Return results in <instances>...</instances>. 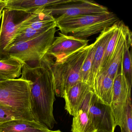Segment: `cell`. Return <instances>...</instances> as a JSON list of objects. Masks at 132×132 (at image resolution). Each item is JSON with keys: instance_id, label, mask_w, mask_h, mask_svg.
<instances>
[{"instance_id": "cell-1", "label": "cell", "mask_w": 132, "mask_h": 132, "mask_svg": "<svg viewBox=\"0 0 132 132\" xmlns=\"http://www.w3.org/2000/svg\"><path fill=\"white\" fill-rule=\"evenodd\" d=\"M54 59L46 54L41 60L30 62L32 64L24 63L21 77L30 82L34 120L49 130L56 123L53 114L55 95L52 70Z\"/></svg>"}, {"instance_id": "cell-2", "label": "cell", "mask_w": 132, "mask_h": 132, "mask_svg": "<svg viewBox=\"0 0 132 132\" xmlns=\"http://www.w3.org/2000/svg\"><path fill=\"white\" fill-rule=\"evenodd\" d=\"M92 47L91 44L55 59L52 64V70L55 95L62 98L65 92L82 82L81 68Z\"/></svg>"}, {"instance_id": "cell-3", "label": "cell", "mask_w": 132, "mask_h": 132, "mask_svg": "<svg viewBox=\"0 0 132 132\" xmlns=\"http://www.w3.org/2000/svg\"><path fill=\"white\" fill-rule=\"evenodd\" d=\"M61 33L78 38H86L110 27L120 20L112 12L72 17L55 18Z\"/></svg>"}, {"instance_id": "cell-4", "label": "cell", "mask_w": 132, "mask_h": 132, "mask_svg": "<svg viewBox=\"0 0 132 132\" xmlns=\"http://www.w3.org/2000/svg\"><path fill=\"white\" fill-rule=\"evenodd\" d=\"M56 27L26 42L12 45L7 52V58L15 59L22 64L41 60L47 54L55 39Z\"/></svg>"}, {"instance_id": "cell-5", "label": "cell", "mask_w": 132, "mask_h": 132, "mask_svg": "<svg viewBox=\"0 0 132 132\" xmlns=\"http://www.w3.org/2000/svg\"><path fill=\"white\" fill-rule=\"evenodd\" d=\"M0 105L31 113L29 81L20 78L0 82Z\"/></svg>"}, {"instance_id": "cell-6", "label": "cell", "mask_w": 132, "mask_h": 132, "mask_svg": "<svg viewBox=\"0 0 132 132\" xmlns=\"http://www.w3.org/2000/svg\"><path fill=\"white\" fill-rule=\"evenodd\" d=\"M81 108L87 111L97 132H114L116 127L110 106L102 102L92 91L87 94Z\"/></svg>"}, {"instance_id": "cell-7", "label": "cell", "mask_w": 132, "mask_h": 132, "mask_svg": "<svg viewBox=\"0 0 132 132\" xmlns=\"http://www.w3.org/2000/svg\"><path fill=\"white\" fill-rule=\"evenodd\" d=\"M42 11L54 17L56 16V18H60L108 13L110 12L106 7L95 1L87 0H76L74 3L44 8L42 9Z\"/></svg>"}, {"instance_id": "cell-8", "label": "cell", "mask_w": 132, "mask_h": 132, "mask_svg": "<svg viewBox=\"0 0 132 132\" xmlns=\"http://www.w3.org/2000/svg\"><path fill=\"white\" fill-rule=\"evenodd\" d=\"M131 89L124 76L122 62L120 69L113 80L112 97L110 105L116 127L121 126L127 97L130 94Z\"/></svg>"}, {"instance_id": "cell-9", "label": "cell", "mask_w": 132, "mask_h": 132, "mask_svg": "<svg viewBox=\"0 0 132 132\" xmlns=\"http://www.w3.org/2000/svg\"><path fill=\"white\" fill-rule=\"evenodd\" d=\"M16 11L4 8L2 12L0 27V60L7 58V52L18 30L20 22L16 23Z\"/></svg>"}, {"instance_id": "cell-10", "label": "cell", "mask_w": 132, "mask_h": 132, "mask_svg": "<svg viewBox=\"0 0 132 132\" xmlns=\"http://www.w3.org/2000/svg\"><path fill=\"white\" fill-rule=\"evenodd\" d=\"M46 54L56 59L88 46V40L58 33Z\"/></svg>"}, {"instance_id": "cell-11", "label": "cell", "mask_w": 132, "mask_h": 132, "mask_svg": "<svg viewBox=\"0 0 132 132\" xmlns=\"http://www.w3.org/2000/svg\"><path fill=\"white\" fill-rule=\"evenodd\" d=\"M117 22L112 27L103 30L94 42L95 48L90 78V86L92 90L95 82L102 72L106 46L116 27Z\"/></svg>"}, {"instance_id": "cell-12", "label": "cell", "mask_w": 132, "mask_h": 132, "mask_svg": "<svg viewBox=\"0 0 132 132\" xmlns=\"http://www.w3.org/2000/svg\"><path fill=\"white\" fill-rule=\"evenodd\" d=\"M76 0H4L6 9L11 10L33 13L38 10L64 5Z\"/></svg>"}, {"instance_id": "cell-13", "label": "cell", "mask_w": 132, "mask_h": 132, "mask_svg": "<svg viewBox=\"0 0 132 132\" xmlns=\"http://www.w3.org/2000/svg\"><path fill=\"white\" fill-rule=\"evenodd\" d=\"M91 91L92 90L88 84L80 82L64 93L62 98L65 101V109L70 115L74 117L77 114L86 95Z\"/></svg>"}, {"instance_id": "cell-14", "label": "cell", "mask_w": 132, "mask_h": 132, "mask_svg": "<svg viewBox=\"0 0 132 132\" xmlns=\"http://www.w3.org/2000/svg\"><path fill=\"white\" fill-rule=\"evenodd\" d=\"M129 30V28L124 24L113 51L109 66L106 70L104 71L113 80L120 69L122 61L126 39Z\"/></svg>"}, {"instance_id": "cell-15", "label": "cell", "mask_w": 132, "mask_h": 132, "mask_svg": "<svg viewBox=\"0 0 132 132\" xmlns=\"http://www.w3.org/2000/svg\"><path fill=\"white\" fill-rule=\"evenodd\" d=\"M48 130L34 120H16L0 124V132H47Z\"/></svg>"}, {"instance_id": "cell-16", "label": "cell", "mask_w": 132, "mask_h": 132, "mask_svg": "<svg viewBox=\"0 0 132 132\" xmlns=\"http://www.w3.org/2000/svg\"><path fill=\"white\" fill-rule=\"evenodd\" d=\"M113 79L105 71L100 74L93 87L94 94L103 102L110 106L112 97Z\"/></svg>"}, {"instance_id": "cell-17", "label": "cell", "mask_w": 132, "mask_h": 132, "mask_svg": "<svg viewBox=\"0 0 132 132\" xmlns=\"http://www.w3.org/2000/svg\"><path fill=\"white\" fill-rule=\"evenodd\" d=\"M23 64L11 57L0 60V78L5 80L18 78L22 73Z\"/></svg>"}, {"instance_id": "cell-18", "label": "cell", "mask_w": 132, "mask_h": 132, "mask_svg": "<svg viewBox=\"0 0 132 132\" xmlns=\"http://www.w3.org/2000/svg\"><path fill=\"white\" fill-rule=\"evenodd\" d=\"M72 132H97L85 109L81 108L77 114L73 117Z\"/></svg>"}, {"instance_id": "cell-19", "label": "cell", "mask_w": 132, "mask_h": 132, "mask_svg": "<svg viewBox=\"0 0 132 132\" xmlns=\"http://www.w3.org/2000/svg\"><path fill=\"white\" fill-rule=\"evenodd\" d=\"M132 33L129 30L127 36L122 61L123 71L126 79L130 86L132 87Z\"/></svg>"}, {"instance_id": "cell-20", "label": "cell", "mask_w": 132, "mask_h": 132, "mask_svg": "<svg viewBox=\"0 0 132 132\" xmlns=\"http://www.w3.org/2000/svg\"><path fill=\"white\" fill-rule=\"evenodd\" d=\"M124 24L123 22L120 20L117 23L116 27L106 46L104 60L102 66V72L105 71L109 66L113 51L121 34Z\"/></svg>"}, {"instance_id": "cell-21", "label": "cell", "mask_w": 132, "mask_h": 132, "mask_svg": "<svg viewBox=\"0 0 132 132\" xmlns=\"http://www.w3.org/2000/svg\"><path fill=\"white\" fill-rule=\"evenodd\" d=\"M0 119L4 122L16 120H34L31 113L22 112L1 105H0Z\"/></svg>"}, {"instance_id": "cell-22", "label": "cell", "mask_w": 132, "mask_h": 132, "mask_svg": "<svg viewBox=\"0 0 132 132\" xmlns=\"http://www.w3.org/2000/svg\"><path fill=\"white\" fill-rule=\"evenodd\" d=\"M94 43L92 44V47L85 60L80 72L81 80L82 82L88 84L90 86V78L92 68L93 62L95 51Z\"/></svg>"}, {"instance_id": "cell-23", "label": "cell", "mask_w": 132, "mask_h": 132, "mask_svg": "<svg viewBox=\"0 0 132 132\" xmlns=\"http://www.w3.org/2000/svg\"><path fill=\"white\" fill-rule=\"evenodd\" d=\"M49 29L37 30L29 28H20L19 26L18 30L13 41L11 47L17 43L31 40L39 36Z\"/></svg>"}, {"instance_id": "cell-24", "label": "cell", "mask_w": 132, "mask_h": 132, "mask_svg": "<svg viewBox=\"0 0 132 132\" xmlns=\"http://www.w3.org/2000/svg\"><path fill=\"white\" fill-rule=\"evenodd\" d=\"M120 127L121 131L123 132H132V105L130 94L127 97Z\"/></svg>"}, {"instance_id": "cell-25", "label": "cell", "mask_w": 132, "mask_h": 132, "mask_svg": "<svg viewBox=\"0 0 132 132\" xmlns=\"http://www.w3.org/2000/svg\"><path fill=\"white\" fill-rule=\"evenodd\" d=\"M6 3L4 0H1L0 1V13L2 12L3 10L5 8Z\"/></svg>"}, {"instance_id": "cell-26", "label": "cell", "mask_w": 132, "mask_h": 132, "mask_svg": "<svg viewBox=\"0 0 132 132\" xmlns=\"http://www.w3.org/2000/svg\"><path fill=\"white\" fill-rule=\"evenodd\" d=\"M47 132H62L60 130H49Z\"/></svg>"}, {"instance_id": "cell-27", "label": "cell", "mask_w": 132, "mask_h": 132, "mask_svg": "<svg viewBox=\"0 0 132 132\" xmlns=\"http://www.w3.org/2000/svg\"><path fill=\"white\" fill-rule=\"evenodd\" d=\"M1 17H2V12L0 13V21L1 19Z\"/></svg>"}, {"instance_id": "cell-28", "label": "cell", "mask_w": 132, "mask_h": 132, "mask_svg": "<svg viewBox=\"0 0 132 132\" xmlns=\"http://www.w3.org/2000/svg\"><path fill=\"white\" fill-rule=\"evenodd\" d=\"M4 123V122L3 121V120H1V119H0V124H1V123Z\"/></svg>"}, {"instance_id": "cell-29", "label": "cell", "mask_w": 132, "mask_h": 132, "mask_svg": "<svg viewBox=\"0 0 132 132\" xmlns=\"http://www.w3.org/2000/svg\"><path fill=\"white\" fill-rule=\"evenodd\" d=\"M5 81L4 79H2L0 78V82L3 81Z\"/></svg>"}, {"instance_id": "cell-30", "label": "cell", "mask_w": 132, "mask_h": 132, "mask_svg": "<svg viewBox=\"0 0 132 132\" xmlns=\"http://www.w3.org/2000/svg\"><path fill=\"white\" fill-rule=\"evenodd\" d=\"M121 132H123L122 131H121Z\"/></svg>"}, {"instance_id": "cell-31", "label": "cell", "mask_w": 132, "mask_h": 132, "mask_svg": "<svg viewBox=\"0 0 132 132\" xmlns=\"http://www.w3.org/2000/svg\"><path fill=\"white\" fill-rule=\"evenodd\" d=\"M1 1V0H0V1Z\"/></svg>"}]
</instances>
